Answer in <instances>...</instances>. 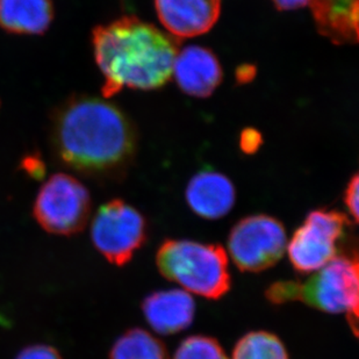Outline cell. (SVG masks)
Masks as SVG:
<instances>
[{"label": "cell", "mask_w": 359, "mask_h": 359, "mask_svg": "<svg viewBox=\"0 0 359 359\" xmlns=\"http://www.w3.org/2000/svg\"><path fill=\"white\" fill-rule=\"evenodd\" d=\"M157 17L177 40L206 34L217 24L221 0H155Z\"/></svg>", "instance_id": "obj_9"}, {"label": "cell", "mask_w": 359, "mask_h": 359, "mask_svg": "<svg viewBox=\"0 0 359 359\" xmlns=\"http://www.w3.org/2000/svg\"><path fill=\"white\" fill-rule=\"evenodd\" d=\"M172 359H229L219 341L206 335L189 336L180 342Z\"/></svg>", "instance_id": "obj_17"}, {"label": "cell", "mask_w": 359, "mask_h": 359, "mask_svg": "<svg viewBox=\"0 0 359 359\" xmlns=\"http://www.w3.org/2000/svg\"><path fill=\"white\" fill-rule=\"evenodd\" d=\"M15 359H63L61 353L54 346L47 344H35L25 348Z\"/></svg>", "instance_id": "obj_19"}, {"label": "cell", "mask_w": 359, "mask_h": 359, "mask_svg": "<svg viewBox=\"0 0 359 359\" xmlns=\"http://www.w3.org/2000/svg\"><path fill=\"white\" fill-rule=\"evenodd\" d=\"M231 359H290L278 336L265 330L247 332L235 344Z\"/></svg>", "instance_id": "obj_16"}, {"label": "cell", "mask_w": 359, "mask_h": 359, "mask_svg": "<svg viewBox=\"0 0 359 359\" xmlns=\"http://www.w3.org/2000/svg\"><path fill=\"white\" fill-rule=\"evenodd\" d=\"M279 11H294L309 6V0H271Z\"/></svg>", "instance_id": "obj_21"}, {"label": "cell", "mask_w": 359, "mask_h": 359, "mask_svg": "<svg viewBox=\"0 0 359 359\" xmlns=\"http://www.w3.org/2000/svg\"><path fill=\"white\" fill-rule=\"evenodd\" d=\"M359 0H309L313 20L323 38L336 46L358 43Z\"/></svg>", "instance_id": "obj_13"}, {"label": "cell", "mask_w": 359, "mask_h": 359, "mask_svg": "<svg viewBox=\"0 0 359 359\" xmlns=\"http://www.w3.org/2000/svg\"><path fill=\"white\" fill-rule=\"evenodd\" d=\"M261 135L256 130L248 129L241 136V147L245 153H254L261 143Z\"/></svg>", "instance_id": "obj_20"}, {"label": "cell", "mask_w": 359, "mask_h": 359, "mask_svg": "<svg viewBox=\"0 0 359 359\" xmlns=\"http://www.w3.org/2000/svg\"><path fill=\"white\" fill-rule=\"evenodd\" d=\"M187 205L206 220H219L234 207L236 191L228 177L215 171H203L191 178L185 191Z\"/></svg>", "instance_id": "obj_12"}, {"label": "cell", "mask_w": 359, "mask_h": 359, "mask_svg": "<svg viewBox=\"0 0 359 359\" xmlns=\"http://www.w3.org/2000/svg\"><path fill=\"white\" fill-rule=\"evenodd\" d=\"M172 74L177 84L187 95L207 98L222 81V68L213 51L199 46H190L178 51Z\"/></svg>", "instance_id": "obj_11"}, {"label": "cell", "mask_w": 359, "mask_h": 359, "mask_svg": "<svg viewBox=\"0 0 359 359\" xmlns=\"http://www.w3.org/2000/svg\"><path fill=\"white\" fill-rule=\"evenodd\" d=\"M351 228V219L339 210L319 208L309 212L287 241L286 252L295 271L309 275L335 259Z\"/></svg>", "instance_id": "obj_5"}, {"label": "cell", "mask_w": 359, "mask_h": 359, "mask_svg": "<svg viewBox=\"0 0 359 359\" xmlns=\"http://www.w3.org/2000/svg\"><path fill=\"white\" fill-rule=\"evenodd\" d=\"M284 224L266 214H252L233 226L227 248L231 261L241 271L258 273L275 266L287 247Z\"/></svg>", "instance_id": "obj_7"}, {"label": "cell", "mask_w": 359, "mask_h": 359, "mask_svg": "<svg viewBox=\"0 0 359 359\" xmlns=\"http://www.w3.org/2000/svg\"><path fill=\"white\" fill-rule=\"evenodd\" d=\"M109 359H170L164 343L142 328L128 329L118 337Z\"/></svg>", "instance_id": "obj_15"}, {"label": "cell", "mask_w": 359, "mask_h": 359, "mask_svg": "<svg viewBox=\"0 0 359 359\" xmlns=\"http://www.w3.org/2000/svg\"><path fill=\"white\" fill-rule=\"evenodd\" d=\"M143 316L154 332L175 335L194 323L196 302L189 292L180 288L161 290L143 299Z\"/></svg>", "instance_id": "obj_10"}, {"label": "cell", "mask_w": 359, "mask_h": 359, "mask_svg": "<svg viewBox=\"0 0 359 359\" xmlns=\"http://www.w3.org/2000/svg\"><path fill=\"white\" fill-rule=\"evenodd\" d=\"M54 17L51 0H0V28L10 34H44Z\"/></svg>", "instance_id": "obj_14"}, {"label": "cell", "mask_w": 359, "mask_h": 359, "mask_svg": "<svg viewBox=\"0 0 359 359\" xmlns=\"http://www.w3.org/2000/svg\"><path fill=\"white\" fill-rule=\"evenodd\" d=\"M180 41L134 15H125L92 32L95 63L104 77L102 95L125 88L150 91L172 76Z\"/></svg>", "instance_id": "obj_2"}, {"label": "cell", "mask_w": 359, "mask_h": 359, "mask_svg": "<svg viewBox=\"0 0 359 359\" xmlns=\"http://www.w3.org/2000/svg\"><path fill=\"white\" fill-rule=\"evenodd\" d=\"M91 196L77 178L55 173L43 184L35 199V220L44 231L72 236L84 231L91 215Z\"/></svg>", "instance_id": "obj_6"}, {"label": "cell", "mask_w": 359, "mask_h": 359, "mask_svg": "<svg viewBox=\"0 0 359 359\" xmlns=\"http://www.w3.org/2000/svg\"><path fill=\"white\" fill-rule=\"evenodd\" d=\"M148 222L135 207L121 199L104 203L95 214L91 238L95 249L116 266L132 261L148 241Z\"/></svg>", "instance_id": "obj_8"}, {"label": "cell", "mask_w": 359, "mask_h": 359, "mask_svg": "<svg viewBox=\"0 0 359 359\" xmlns=\"http://www.w3.org/2000/svg\"><path fill=\"white\" fill-rule=\"evenodd\" d=\"M51 149L62 165L95 180L121 175L135 156L132 121L112 102L76 95L55 109Z\"/></svg>", "instance_id": "obj_1"}, {"label": "cell", "mask_w": 359, "mask_h": 359, "mask_svg": "<svg viewBox=\"0 0 359 359\" xmlns=\"http://www.w3.org/2000/svg\"><path fill=\"white\" fill-rule=\"evenodd\" d=\"M358 256L342 254L313 272L305 281L279 280L270 285L265 298L272 305L300 302L327 314H346L353 335L358 334Z\"/></svg>", "instance_id": "obj_3"}, {"label": "cell", "mask_w": 359, "mask_h": 359, "mask_svg": "<svg viewBox=\"0 0 359 359\" xmlns=\"http://www.w3.org/2000/svg\"><path fill=\"white\" fill-rule=\"evenodd\" d=\"M358 189L359 177L355 173L344 191V203L348 213L353 217V224L358 222Z\"/></svg>", "instance_id": "obj_18"}, {"label": "cell", "mask_w": 359, "mask_h": 359, "mask_svg": "<svg viewBox=\"0 0 359 359\" xmlns=\"http://www.w3.org/2000/svg\"><path fill=\"white\" fill-rule=\"evenodd\" d=\"M156 265L164 278L190 294L219 300L231 291L227 252L219 244L177 238L163 241L157 249Z\"/></svg>", "instance_id": "obj_4"}]
</instances>
